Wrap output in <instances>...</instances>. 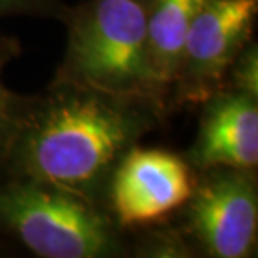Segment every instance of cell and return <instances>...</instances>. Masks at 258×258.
<instances>
[{"instance_id": "4", "label": "cell", "mask_w": 258, "mask_h": 258, "mask_svg": "<svg viewBox=\"0 0 258 258\" xmlns=\"http://www.w3.org/2000/svg\"><path fill=\"white\" fill-rule=\"evenodd\" d=\"M183 210L188 235L206 256L255 255L258 231L255 169H201Z\"/></svg>"}, {"instance_id": "12", "label": "cell", "mask_w": 258, "mask_h": 258, "mask_svg": "<svg viewBox=\"0 0 258 258\" xmlns=\"http://www.w3.org/2000/svg\"><path fill=\"white\" fill-rule=\"evenodd\" d=\"M139 2H143V4H144V5H146V7H148V4L151 2V0H139Z\"/></svg>"}, {"instance_id": "1", "label": "cell", "mask_w": 258, "mask_h": 258, "mask_svg": "<svg viewBox=\"0 0 258 258\" xmlns=\"http://www.w3.org/2000/svg\"><path fill=\"white\" fill-rule=\"evenodd\" d=\"M166 104L52 81L29 97L0 168L106 206L112 171L146 134L161 126Z\"/></svg>"}, {"instance_id": "5", "label": "cell", "mask_w": 258, "mask_h": 258, "mask_svg": "<svg viewBox=\"0 0 258 258\" xmlns=\"http://www.w3.org/2000/svg\"><path fill=\"white\" fill-rule=\"evenodd\" d=\"M256 14L258 0H205L169 92L174 104H203L223 89L230 66L251 40Z\"/></svg>"}, {"instance_id": "7", "label": "cell", "mask_w": 258, "mask_h": 258, "mask_svg": "<svg viewBox=\"0 0 258 258\" xmlns=\"http://www.w3.org/2000/svg\"><path fill=\"white\" fill-rule=\"evenodd\" d=\"M186 159L195 171L255 169L258 164V99L221 89L203 102L198 134Z\"/></svg>"}, {"instance_id": "6", "label": "cell", "mask_w": 258, "mask_h": 258, "mask_svg": "<svg viewBox=\"0 0 258 258\" xmlns=\"http://www.w3.org/2000/svg\"><path fill=\"white\" fill-rule=\"evenodd\" d=\"M196 173L186 158L134 146L112 171L106 208L121 230L156 225L181 210Z\"/></svg>"}, {"instance_id": "10", "label": "cell", "mask_w": 258, "mask_h": 258, "mask_svg": "<svg viewBox=\"0 0 258 258\" xmlns=\"http://www.w3.org/2000/svg\"><path fill=\"white\" fill-rule=\"evenodd\" d=\"M226 79L230 81V89L245 92L258 99V49L255 42H250L236 55L230 66Z\"/></svg>"}, {"instance_id": "11", "label": "cell", "mask_w": 258, "mask_h": 258, "mask_svg": "<svg viewBox=\"0 0 258 258\" xmlns=\"http://www.w3.org/2000/svg\"><path fill=\"white\" fill-rule=\"evenodd\" d=\"M62 0H0V17L9 15H34L66 22L71 14Z\"/></svg>"}, {"instance_id": "9", "label": "cell", "mask_w": 258, "mask_h": 258, "mask_svg": "<svg viewBox=\"0 0 258 258\" xmlns=\"http://www.w3.org/2000/svg\"><path fill=\"white\" fill-rule=\"evenodd\" d=\"M19 52L20 47L14 39H0V164L14 141L25 104L29 101V97H22L10 91L2 81L5 66L17 57Z\"/></svg>"}, {"instance_id": "8", "label": "cell", "mask_w": 258, "mask_h": 258, "mask_svg": "<svg viewBox=\"0 0 258 258\" xmlns=\"http://www.w3.org/2000/svg\"><path fill=\"white\" fill-rule=\"evenodd\" d=\"M205 0H151L146 10V47L151 69L169 96L183 47Z\"/></svg>"}, {"instance_id": "3", "label": "cell", "mask_w": 258, "mask_h": 258, "mask_svg": "<svg viewBox=\"0 0 258 258\" xmlns=\"http://www.w3.org/2000/svg\"><path fill=\"white\" fill-rule=\"evenodd\" d=\"M0 228L42 258L126 255L122 230L106 206L29 178L0 179Z\"/></svg>"}, {"instance_id": "2", "label": "cell", "mask_w": 258, "mask_h": 258, "mask_svg": "<svg viewBox=\"0 0 258 258\" xmlns=\"http://www.w3.org/2000/svg\"><path fill=\"white\" fill-rule=\"evenodd\" d=\"M146 10L139 0H87L72 7L67 47L54 81L166 104L146 47Z\"/></svg>"}]
</instances>
